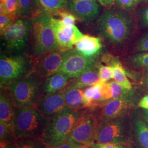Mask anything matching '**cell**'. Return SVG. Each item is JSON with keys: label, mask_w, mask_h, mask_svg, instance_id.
<instances>
[{"label": "cell", "mask_w": 148, "mask_h": 148, "mask_svg": "<svg viewBox=\"0 0 148 148\" xmlns=\"http://www.w3.org/2000/svg\"><path fill=\"white\" fill-rule=\"evenodd\" d=\"M109 84L111 88L112 99L121 98L122 97L127 95L130 92V90L124 88L115 81H110L109 82Z\"/></svg>", "instance_id": "f546056e"}, {"label": "cell", "mask_w": 148, "mask_h": 148, "mask_svg": "<svg viewBox=\"0 0 148 148\" xmlns=\"http://www.w3.org/2000/svg\"><path fill=\"white\" fill-rule=\"evenodd\" d=\"M19 18L32 19L42 13L37 6L36 0H19Z\"/></svg>", "instance_id": "cb8c5ba5"}, {"label": "cell", "mask_w": 148, "mask_h": 148, "mask_svg": "<svg viewBox=\"0 0 148 148\" xmlns=\"http://www.w3.org/2000/svg\"><path fill=\"white\" fill-rule=\"evenodd\" d=\"M134 24L129 12L117 8H106L97 21L101 38L112 48L121 47L133 32Z\"/></svg>", "instance_id": "6da1fadb"}, {"label": "cell", "mask_w": 148, "mask_h": 148, "mask_svg": "<svg viewBox=\"0 0 148 148\" xmlns=\"http://www.w3.org/2000/svg\"><path fill=\"white\" fill-rule=\"evenodd\" d=\"M134 105V98L130 92L127 95L121 98L112 99L92 107L100 124L103 122L127 115Z\"/></svg>", "instance_id": "30bf717a"}, {"label": "cell", "mask_w": 148, "mask_h": 148, "mask_svg": "<svg viewBox=\"0 0 148 148\" xmlns=\"http://www.w3.org/2000/svg\"><path fill=\"white\" fill-rule=\"evenodd\" d=\"M85 147H86L78 143H75L71 140H68L66 142H64L56 147L49 148H83Z\"/></svg>", "instance_id": "8d00e7d4"}, {"label": "cell", "mask_w": 148, "mask_h": 148, "mask_svg": "<svg viewBox=\"0 0 148 148\" xmlns=\"http://www.w3.org/2000/svg\"><path fill=\"white\" fill-rule=\"evenodd\" d=\"M133 1H134V2H135V3H136V5H137L138 3L146 2V1H147L148 0H133Z\"/></svg>", "instance_id": "b9f144b4"}, {"label": "cell", "mask_w": 148, "mask_h": 148, "mask_svg": "<svg viewBox=\"0 0 148 148\" xmlns=\"http://www.w3.org/2000/svg\"><path fill=\"white\" fill-rule=\"evenodd\" d=\"M98 73L101 82H108L113 79V71L111 66L109 65H98Z\"/></svg>", "instance_id": "4dcf8cb0"}, {"label": "cell", "mask_w": 148, "mask_h": 148, "mask_svg": "<svg viewBox=\"0 0 148 148\" xmlns=\"http://www.w3.org/2000/svg\"><path fill=\"white\" fill-rule=\"evenodd\" d=\"M64 90L42 95L35 108L43 115L49 119L58 115L67 109Z\"/></svg>", "instance_id": "5bb4252c"}, {"label": "cell", "mask_w": 148, "mask_h": 148, "mask_svg": "<svg viewBox=\"0 0 148 148\" xmlns=\"http://www.w3.org/2000/svg\"><path fill=\"white\" fill-rule=\"evenodd\" d=\"M19 0H0V14H7L19 17Z\"/></svg>", "instance_id": "484cf974"}, {"label": "cell", "mask_w": 148, "mask_h": 148, "mask_svg": "<svg viewBox=\"0 0 148 148\" xmlns=\"http://www.w3.org/2000/svg\"><path fill=\"white\" fill-rule=\"evenodd\" d=\"M51 119L45 116L34 106L16 107L14 128L18 138H42Z\"/></svg>", "instance_id": "277c9868"}, {"label": "cell", "mask_w": 148, "mask_h": 148, "mask_svg": "<svg viewBox=\"0 0 148 148\" xmlns=\"http://www.w3.org/2000/svg\"><path fill=\"white\" fill-rule=\"evenodd\" d=\"M133 128L128 114L103 122L97 129L95 143L126 145L131 142Z\"/></svg>", "instance_id": "5b68a950"}, {"label": "cell", "mask_w": 148, "mask_h": 148, "mask_svg": "<svg viewBox=\"0 0 148 148\" xmlns=\"http://www.w3.org/2000/svg\"><path fill=\"white\" fill-rule=\"evenodd\" d=\"M32 19L19 18L1 33L9 53H24L30 46Z\"/></svg>", "instance_id": "52a82bcc"}, {"label": "cell", "mask_w": 148, "mask_h": 148, "mask_svg": "<svg viewBox=\"0 0 148 148\" xmlns=\"http://www.w3.org/2000/svg\"><path fill=\"white\" fill-rule=\"evenodd\" d=\"M16 144L8 143L5 141L0 142V148H15Z\"/></svg>", "instance_id": "ab89813d"}, {"label": "cell", "mask_w": 148, "mask_h": 148, "mask_svg": "<svg viewBox=\"0 0 148 148\" xmlns=\"http://www.w3.org/2000/svg\"><path fill=\"white\" fill-rule=\"evenodd\" d=\"M15 111L16 106L9 90L5 86H1L0 121L14 128Z\"/></svg>", "instance_id": "2e32d148"}, {"label": "cell", "mask_w": 148, "mask_h": 148, "mask_svg": "<svg viewBox=\"0 0 148 148\" xmlns=\"http://www.w3.org/2000/svg\"><path fill=\"white\" fill-rule=\"evenodd\" d=\"M101 82L97 66L85 71L78 77L72 79L70 85L79 88L84 89Z\"/></svg>", "instance_id": "44dd1931"}, {"label": "cell", "mask_w": 148, "mask_h": 148, "mask_svg": "<svg viewBox=\"0 0 148 148\" xmlns=\"http://www.w3.org/2000/svg\"><path fill=\"white\" fill-rule=\"evenodd\" d=\"M103 48L100 38L84 35L75 45V49L87 57H97Z\"/></svg>", "instance_id": "e0dca14e"}, {"label": "cell", "mask_w": 148, "mask_h": 148, "mask_svg": "<svg viewBox=\"0 0 148 148\" xmlns=\"http://www.w3.org/2000/svg\"><path fill=\"white\" fill-rule=\"evenodd\" d=\"M138 106L143 109L148 110V95L144 96L140 100Z\"/></svg>", "instance_id": "f35d334b"}, {"label": "cell", "mask_w": 148, "mask_h": 148, "mask_svg": "<svg viewBox=\"0 0 148 148\" xmlns=\"http://www.w3.org/2000/svg\"><path fill=\"white\" fill-rule=\"evenodd\" d=\"M0 141L16 144L17 138L14 128L10 127L5 123L0 122Z\"/></svg>", "instance_id": "4316f807"}, {"label": "cell", "mask_w": 148, "mask_h": 148, "mask_svg": "<svg viewBox=\"0 0 148 148\" xmlns=\"http://www.w3.org/2000/svg\"><path fill=\"white\" fill-rule=\"evenodd\" d=\"M51 25L55 34L59 49L68 51L73 49L74 46L84 35L75 25H64L60 19L51 18Z\"/></svg>", "instance_id": "4fadbf2b"}, {"label": "cell", "mask_w": 148, "mask_h": 148, "mask_svg": "<svg viewBox=\"0 0 148 148\" xmlns=\"http://www.w3.org/2000/svg\"><path fill=\"white\" fill-rule=\"evenodd\" d=\"M125 146V145L114 143H95L89 148H126Z\"/></svg>", "instance_id": "d590c367"}, {"label": "cell", "mask_w": 148, "mask_h": 148, "mask_svg": "<svg viewBox=\"0 0 148 148\" xmlns=\"http://www.w3.org/2000/svg\"><path fill=\"white\" fill-rule=\"evenodd\" d=\"M128 60L133 66L148 69V52H139L133 54Z\"/></svg>", "instance_id": "83f0119b"}, {"label": "cell", "mask_w": 148, "mask_h": 148, "mask_svg": "<svg viewBox=\"0 0 148 148\" xmlns=\"http://www.w3.org/2000/svg\"><path fill=\"white\" fill-rule=\"evenodd\" d=\"M19 18L18 16L14 15L2 14H0V32H3L5 29L11 24Z\"/></svg>", "instance_id": "1f68e13d"}, {"label": "cell", "mask_w": 148, "mask_h": 148, "mask_svg": "<svg viewBox=\"0 0 148 148\" xmlns=\"http://www.w3.org/2000/svg\"><path fill=\"white\" fill-rule=\"evenodd\" d=\"M46 79L31 71L21 78L2 86L9 90L16 107H35L43 95Z\"/></svg>", "instance_id": "7a4b0ae2"}, {"label": "cell", "mask_w": 148, "mask_h": 148, "mask_svg": "<svg viewBox=\"0 0 148 148\" xmlns=\"http://www.w3.org/2000/svg\"><path fill=\"white\" fill-rule=\"evenodd\" d=\"M146 81H147V84H148V72L147 76H146Z\"/></svg>", "instance_id": "7bdbcfd3"}, {"label": "cell", "mask_w": 148, "mask_h": 148, "mask_svg": "<svg viewBox=\"0 0 148 148\" xmlns=\"http://www.w3.org/2000/svg\"><path fill=\"white\" fill-rule=\"evenodd\" d=\"M143 119L148 124V110H144L143 111Z\"/></svg>", "instance_id": "60d3db41"}, {"label": "cell", "mask_w": 148, "mask_h": 148, "mask_svg": "<svg viewBox=\"0 0 148 148\" xmlns=\"http://www.w3.org/2000/svg\"><path fill=\"white\" fill-rule=\"evenodd\" d=\"M72 79L62 72L57 71L47 77L43 86V95L52 93L65 89Z\"/></svg>", "instance_id": "ac0fdd59"}, {"label": "cell", "mask_w": 148, "mask_h": 148, "mask_svg": "<svg viewBox=\"0 0 148 148\" xmlns=\"http://www.w3.org/2000/svg\"><path fill=\"white\" fill-rule=\"evenodd\" d=\"M84 89L75 87L69 85L64 89L65 101L67 108L72 110H79L86 108Z\"/></svg>", "instance_id": "d6986e66"}, {"label": "cell", "mask_w": 148, "mask_h": 148, "mask_svg": "<svg viewBox=\"0 0 148 148\" xmlns=\"http://www.w3.org/2000/svg\"><path fill=\"white\" fill-rule=\"evenodd\" d=\"M66 52L57 49L32 58V71L46 79L58 71Z\"/></svg>", "instance_id": "7c38bea8"}, {"label": "cell", "mask_w": 148, "mask_h": 148, "mask_svg": "<svg viewBox=\"0 0 148 148\" xmlns=\"http://www.w3.org/2000/svg\"><path fill=\"white\" fill-rule=\"evenodd\" d=\"M58 16L60 17V20L64 25L66 26L75 25V22L77 18L71 12L66 11V10L59 11L56 13L54 16Z\"/></svg>", "instance_id": "f1b7e54d"}, {"label": "cell", "mask_w": 148, "mask_h": 148, "mask_svg": "<svg viewBox=\"0 0 148 148\" xmlns=\"http://www.w3.org/2000/svg\"><path fill=\"white\" fill-rule=\"evenodd\" d=\"M52 16L42 12L32 19L30 51L32 58L59 49L51 25Z\"/></svg>", "instance_id": "3957f363"}, {"label": "cell", "mask_w": 148, "mask_h": 148, "mask_svg": "<svg viewBox=\"0 0 148 148\" xmlns=\"http://www.w3.org/2000/svg\"><path fill=\"white\" fill-rule=\"evenodd\" d=\"M15 148H49L42 138H24L17 139Z\"/></svg>", "instance_id": "d4e9b609"}, {"label": "cell", "mask_w": 148, "mask_h": 148, "mask_svg": "<svg viewBox=\"0 0 148 148\" xmlns=\"http://www.w3.org/2000/svg\"><path fill=\"white\" fill-rule=\"evenodd\" d=\"M135 49L138 52H148V34L139 38L136 45Z\"/></svg>", "instance_id": "836d02e7"}, {"label": "cell", "mask_w": 148, "mask_h": 148, "mask_svg": "<svg viewBox=\"0 0 148 148\" xmlns=\"http://www.w3.org/2000/svg\"><path fill=\"white\" fill-rule=\"evenodd\" d=\"M80 110L67 108L50 119L43 137L49 148L56 147L69 140Z\"/></svg>", "instance_id": "8992f818"}, {"label": "cell", "mask_w": 148, "mask_h": 148, "mask_svg": "<svg viewBox=\"0 0 148 148\" xmlns=\"http://www.w3.org/2000/svg\"><path fill=\"white\" fill-rule=\"evenodd\" d=\"M97 57H85L75 49H72L66 52L58 71L66 75L71 79L77 78L85 71L97 66Z\"/></svg>", "instance_id": "8fae6325"}, {"label": "cell", "mask_w": 148, "mask_h": 148, "mask_svg": "<svg viewBox=\"0 0 148 148\" xmlns=\"http://www.w3.org/2000/svg\"><path fill=\"white\" fill-rule=\"evenodd\" d=\"M106 60L107 65L111 66L113 71V79L124 88L131 90L132 86L127 77L126 70L119 60L112 57H108Z\"/></svg>", "instance_id": "ffe728a7"}, {"label": "cell", "mask_w": 148, "mask_h": 148, "mask_svg": "<svg viewBox=\"0 0 148 148\" xmlns=\"http://www.w3.org/2000/svg\"><path fill=\"white\" fill-rule=\"evenodd\" d=\"M133 131L138 143L141 148H148V124L141 118L133 122Z\"/></svg>", "instance_id": "603a6c76"}, {"label": "cell", "mask_w": 148, "mask_h": 148, "mask_svg": "<svg viewBox=\"0 0 148 148\" xmlns=\"http://www.w3.org/2000/svg\"><path fill=\"white\" fill-rule=\"evenodd\" d=\"M101 6L105 8H110L115 5V0H97Z\"/></svg>", "instance_id": "74e56055"}, {"label": "cell", "mask_w": 148, "mask_h": 148, "mask_svg": "<svg viewBox=\"0 0 148 148\" xmlns=\"http://www.w3.org/2000/svg\"><path fill=\"white\" fill-rule=\"evenodd\" d=\"M115 5L117 7L128 12L133 11L136 5L133 0H115Z\"/></svg>", "instance_id": "d6a6232c"}, {"label": "cell", "mask_w": 148, "mask_h": 148, "mask_svg": "<svg viewBox=\"0 0 148 148\" xmlns=\"http://www.w3.org/2000/svg\"><path fill=\"white\" fill-rule=\"evenodd\" d=\"M99 125L98 119L92 106L81 109L69 140L90 148L95 143Z\"/></svg>", "instance_id": "ba28073f"}, {"label": "cell", "mask_w": 148, "mask_h": 148, "mask_svg": "<svg viewBox=\"0 0 148 148\" xmlns=\"http://www.w3.org/2000/svg\"><path fill=\"white\" fill-rule=\"evenodd\" d=\"M36 3L41 12L49 13L52 16L68 7V0H36Z\"/></svg>", "instance_id": "7402d4cb"}, {"label": "cell", "mask_w": 148, "mask_h": 148, "mask_svg": "<svg viewBox=\"0 0 148 148\" xmlns=\"http://www.w3.org/2000/svg\"><path fill=\"white\" fill-rule=\"evenodd\" d=\"M32 57L24 53L1 54L0 59L1 86L18 79L32 70Z\"/></svg>", "instance_id": "9c48e42d"}, {"label": "cell", "mask_w": 148, "mask_h": 148, "mask_svg": "<svg viewBox=\"0 0 148 148\" xmlns=\"http://www.w3.org/2000/svg\"><path fill=\"white\" fill-rule=\"evenodd\" d=\"M139 16L141 26L148 30V3L141 8Z\"/></svg>", "instance_id": "e575fe53"}, {"label": "cell", "mask_w": 148, "mask_h": 148, "mask_svg": "<svg viewBox=\"0 0 148 148\" xmlns=\"http://www.w3.org/2000/svg\"><path fill=\"white\" fill-rule=\"evenodd\" d=\"M101 5L97 0H68L70 12L77 19L87 23L98 19L101 15Z\"/></svg>", "instance_id": "9a60e30c"}]
</instances>
